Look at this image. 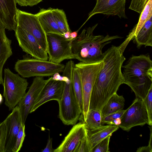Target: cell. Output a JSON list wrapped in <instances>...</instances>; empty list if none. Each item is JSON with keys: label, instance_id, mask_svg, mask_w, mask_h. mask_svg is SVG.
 I'll return each instance as SVG.
<instances>
[{"label": "cell", "instance_id": "cb8c5ba5", "mask_svg": "<svg viewBox=\"0 0 152 152\" xmlns=\"http://www.w3.org/2000/svg\"><path fill=\"white\" fill-rule=\"evenodd\" d=\"M102 117L101 110L94 109L90 110L84 122L88 130L95 129L102 126Z\"/></svg>", "mask_w": 152, "mask_h": 152}, {"label": "cell", "instance_id": "277c9868", "mask_svg": "<svg viewBox=\"0 0 152 152\" xmlns=\"http://www.w3.org/2000/svg\"><path fill=\"white\" fill-rule=\"evenodd\" d=\"M75 64L72 60L66 64L62 75L67 77L64 82L62 97L58 102L59 106L58 117L65 125H74L79 119L81 112L73 91L72 80Z\"/></svg>", "mask_w": 152, "mask_h": 152}, {"label": "cell", "instance_id": "7c38bea8", "mask_svg": "<svg viewBox=\"0 0 152 152\" xmlns=\"http://www.w3.org/2000/svg\"><path fill=\"white\" fill-rule=\"evenodd\" d=\"M14 31L19 45L23 51L33 58L48 60V53L42 48L33 35L17 26Z\"/></svg>", "mask_w": 152, "mask_h": 152}, {"label": "cell", "instance_id": "d590c367", "mask_svg": "<svg viewBox=\"0 0 152 152\" xmlns=\"http://www.w3.org/2000/svg\"><path fill=\"white\" fill-rule=\"evenodd\" d=\"M27 6L32 7L37 5L43 0H25Z\"/></svg>", "mask_w": 152, "mask_h": 152}, {"label": "cell", "instance_id": "f546056e", "mask_svg": "<svg viewBox=\"0 0 152 152\" xmlns=\"http://www.w3.org/2000/svg\"><path fill=\"white\" fill-rule=\"evenodd\" d=\"M149 0H132L129 9L140 14Z\"/></svg>", "mask_w": 152, "mask_h": 152}, {"label": "cell", "instance_id": "d6986e66", "mask_svg": "<svg viewBox=\"0 0 152 152\" xmlns=\"http://www.w3.org/2000/svg\"><path fill=\"white\" fill-rule=\"evenodd\" d=\"M152 16V0H149L140 14L138 22L129 33L125 41L119 46V49L123 53L130 41L134 39L138 32L146 22Z\"/></svg>", "mask_w": 152, "mask_h": 152}, {"label": "cell", "instance_id": "7402d4cb", "mask_svg": "<svg viewBox=\"0 0 152 152\" xmlns=\"http://www.w3.org/2000/svg\"><path fill=\"white\" fill-rule=\"evenodd\" d=\"M125 100L122 95L115 93L108 100L101 110L102 118L118 111L124 107Z\"/></svg>", "mask_w": 152, "mask_h": 152}, {"label": "cell", "instance_id": "f1b7e54d", "mask_svg": "<svg viewBox=\"0 0 152 152\" xmlns=\"http://www.w3.org/2000/svg\"><path fill=\"white\" fill-rule=\"evenodd\" d=\"M148 113L149 125H152V88L149 91L147 95L142 100Z\"/></svg>", "mask_w": 152, "mask_h": 152}, {"label": "cell", "instance_id": "5b68a950", "mask_svg": "<svg viewBox=\"0 0 152 152\" xmlns=\"http://www.w3.org/2000/svg\"><path fill=\"white\" fill-rule=\"evenodd\" d=\"M64 67L61 63L37 59L26 54L15 62L14 68L22 77L29 78L53 76L56 73L63 72Z\"/></svg>", "mask_w": 152, "mask_h": 152}, {"label": "cell", "instance_id": "9c48e42d", "mask_svg": "<svg viewBox=\"0 0 152 152\" xmlns=\"http://www.w3.org/2000/svg\"><path fill=\"white\" fill-rule=\"evenodd\" d=\"M15 20L17 26L26 30L33 35L42 48L47 53L48 46L46 34L36 14L17 9Z\"/></svg>", "mask_w": 152, "mask_h": 152}, {"label": "cell", "instance_id": "44dd1931", "mask_svg": "<svg viewBox=\"0 0 152 152\" xmlns=\"http://www.w3.org/2000/svg\"><path fill=\"white\" fill-rule=\"evenodd\" d=\"M118 125L108 124L102 125L95 129L88 130L87 134L90 152L99 143L108 136L112 135L113 132L119 128Z\"/></svg>", "mask_w": 152, "mask_h": 152}, {"label": "cell", "instance_id": "484cf974", "mask_svg": "<svg viewBox=\"0 0 152 152\" xmlns=\"http://www.w3.org/2000/svg\"><path fill=\"white\" fill-rule=\"evenodd\" d=\"M54 18L59 29L64 33L67 31L72 32L68 23L66 15L63 10L52 8Z\"/></svg>", "mask_w": 152, "mask_h": 152}, {"label": "cell", "instance_id": "4dcf8cb0", "mask_svg": "<svg viewBox=\"0 0 152 152\" xmlns=\"http://www.w3.org/2000/svg\"><path fill=\"white\" fill-rule=\"evenodd\" d=\"M111 135H110L97 144L91 152H109V145Z\"/></svg>", "mask_w": 152, "mask_h": 152}, {"label": "cell", "instance_id": "74e56055", "mask_svg": "<svg viewBox=\"0 0 152 152\" xmlns=\"http://www.w3.org/2000/svg\"><path fill=\"white\" fill-rule=\"evenodd\" d=\"M77 31L71 32L70 34V38L72 40V39L76 38L77 37Z\"/></svg>", "mask_w": 152, "mask_h": 152}, {"label": "cell", "instance_id": "ab89813d", "mask_svg": "<svg viewBox=\"0 0 152 152\" xmlns=\"http://www.w3.org/2000/svg\"><path fill=\"white\" fill-rule=\"evenodd\" d=\"M3 101V98L2 95L0 94V105L2 103Z\"/></svg>", "mask_w": 152, "mask_h": 152}, {"label": "cell", "instance_id": "7a4b0ae2", "mask_svg": "<svg viewBox=\"0 0 152 152\" xmlns=\"http://www.w3.org/2000/svg\"><path fill=\"white\" fill-rule=\"evenodd\" d=\"M98 25L97 23L87 29H84L79 35L72 39V49L74 59L84 63L102 61L103 48L112 40L122 38L118 35H94L93 32Z\"/></svg>", "mask_w": 152, "mask_h": 152}, {"label": "cell", "instance_id": "8d00e7d4", "mask_svg": "<svg viewBox=\"0 0 152 152\" xmlns=\"http://www.w3.org/2000/svg\"><path fill=\"white\" fill-rule=\"evenodd\" d=\"M17 3L21 6H27L25 0H15Z\"/></svg>", "mask_w": 152, "mask_h": 152}, {"label": "cell", "instance_id": "603a6c76", "mask_svg": "<svg viewBox=\"0 0 152 152\" xmlns=\"http://www.w3.org/2000/svg\"><path fill=\"white\" fill-rule=\"evenodd\" d=\"M134 39L137 47H152V16L145 23Z\"/></svg>", "mask_w": 152, "mask_h": 152}, {"label": "cell", "instance_id": "83f0119b", "mask_svg": "<svg viewBox=\"0 0 152 152\" xmlns=\"http://www.w3.org/2000/svg\"><path fill=\"white\" fill-rule=\"evenodd\" d=\"M25 136V124L21 123L12 152H18L20 150Z\"/></svg>", "mask_w": 152, "mask_h": 152}, {"label": "cell", "instance_id": "6da1fadb", "mask_svg": "<svg viewBox=\"0 0 152 152\" xmlns=\"http://www.w3.org/2000/svg\"><path fill=\"white\" fill-rule=\"evenodd\" d=\"M104 65L91 92L89 110H101L109 99L124 84L121 68L126 60L118 47L112 45L103 53Z\"/></svg>", "mask_w": 152, "mask_h": 152}, {"label": "cell", "instance_id": "8992f818", "mask_svg": "<svg viewBox=\"0 0 152 152\" xmlns=\"http://www.w3.org/2000/svg\"><path fill=\"white\" fill-rule=\"evenodd\" d=\"M3 96L4 104L9 110H12L25 95L28 83L18 74L12 72L9 68L4 69Z\"/></svg>", "mask_w": 152, "mask_h": 152}, {"label": "cell", "instance_id": "f35d334b", "mask_svg": "<svg viewBox=\"0 0 152 152\" xmlns=\"http://www.w3.org/2000/svg\"><path fill=\"white\" fill-rule=\"evenodd\" d=\"M71 32L67 31L64 34V36L66 39H69L70 38V34Z\"/></svg>", "mask_w": 152, "mask_h": 152}, {"label": "cell", "instance_id": "30bf717a", "mask_svg": "<svg viewBox=\"0 0 152 152\" xmlns=\"http://www.w3.org/2000/svg\"><path fill=\"white\" fill-rule=\"evenodd\" d=\"M148 113L143 101L136 97L121 118L118 125L122 129L129 131L133 127L148 124Z\"/></svg>", "mask_w": 152, "mask_h": 152}, {"label": "cell", "instance_id": "4316f807", "mask_svg": "<svg viewBox=\"0 0 152 152\" xmlns=\"http://www.w3.org/2000/svg\"><path fill=\"white\" fill-rule=\"evenodd\" d=\"M125 110H122L102 117V123L118 125L121 122V118Z\"/></svg>", "mask_w": 152, "mask_h": 152}, {"label": "cell", "instance_id": "ac0fdd59", "mask_svg": "<svg viewBox=\"0 0 152 152\" xmlns=\"http://www.w3.org/2000/svg\"><path fill=\"white\" fill-rule=\"evenodd\" d=\"M35 14L46 34L53 33L64 36L55 20L51 8L41 9Z\"/></svg>", "mask_w": 152, "mask_h": 152}, {"label": "cell", "instance_id": "1f68e13d", "mask_svg": "<svg viewBox=\"0 0 152 152\" xmlns=\"http://www.w3.org/2000/svg\"><path fill=\"white\" fill-rule=\"evenodd\" d=\"M87 131L75 152H90Z\"/></svg>", "mask_w": 152, "mask_h": 152}, {"label": "cell", "instance_id": "e575fe53", "mask_svg": "<svg viewBox=\"0 0 152 152\" xmlns=\"http://www.w3.org/2000/svg\"><path fill=\"white\" fill-rule=\"evenodd\" d=\"M137 152H152V146L148 145L147 146H142L138 148L137 151Z\"/></svg>", "mask_w": 152, "mask_h": 152}, {"label": "cell", "instance_id": "e0dca14e", "mask_svg": "<svg viewBox=\"0 0 152 152\" xmlns=\"http://www.w3.org/2000/svg\"><path fill=\"white\" fill-rule=\"evenodd\" d=\"M15 0H0V23L9 31H15L17 8Z\"/></svg>", "mask_w": 152, "mask_h": 152}, {"label": "cell", "instance_id": "9a60e30c", "mask_svg": "<svg viewBox=\"0 0 152 152\" xmlns=\"http://www.w3.org/2000/svg\"><path fill=\"white\" fill-rule=\"evenodd\" d=\"M87 129L84 122L74 125L54 152H75L85 136Z\"/></svg>", "mask_w": 152, "mask_h": 152}, {"label": "cell", "instance_id": "d6a6232c", "mask_svg": "<svg viewBox=\"0 0 152 152\" xmlns=\"http://www.w3.org/2000/svg\"><path fill=\"white\" fill-rule=\"evenodd\" d=\"M6 133V125L4 120L0 123V152H4Z\"/></svg>", "mask_w": 152, "mask_h": 152}, {"label": "cell", "instance_id": "8fae6325", "mask_svg": "<svg viewBox=\"0 0 152 152\" xmlns=\"http://www.w3.org/2000/svg\"><path fill=\"white\" fill-rule=\"evenodd\" d=\"M52 77L45 80L43 77H35L28 92L18 104L21 123L25 124L28 115L40 93L46 84Z\"/></svg>", "mask_w": 152, "mask_h": 152}, {"label": "cell", "instance_id": "836d02e7", "mask_svg": "<svg viewBox=\"0 0 152 152\" xmlns=\"http://www.w3.org/2000/svg\"><path fill=\"white\" fill-rule=\"evenodd\" d=\"M52 138H49L48 140L45 147L42 151V152H54V149L52 148Z\"/></svg>", "mask_w": 152, "mask_h": 152}, {"label": "cell", "instance_id": "2e32d148", "mask_svg": "<svg viewBox=\"0 0 152 152\" xmlns=\"http://www.w3.org/2000/svg\"><path fill=\"white\" fill-rule=\"evenodd\" d=\"M6 133L4 152H12L22 123L18 106L17 105L5 119Z\"/></svg>", "mask_w": 152, "mask_h": 152}, {"label": "cell", "instance_id": "ba28073f", "mask_svg": "<svg viewBox=\"0 0 152 152\" xmlns=\"http://www.w3.org/2000/svg\"><path fill=\"white\" fill-rule=\"evenodd\" d=\"M48 61L60 64L66 59H74L72 49V40L56 34H46Z\"/></svg>", "mask_w": 152, "mask_h": 152}, {"label": "cell", "instance_id": "3957f363", "mask_svg": "<svg viewBox=\"0 0 152 152\" xmlns=\"http://www.w3.org/2000/svg\"><path fill=\"white\" fill-rule=\"evenodd\" d=\"M122 67L124 84L131 88L136 97L143 100L152 88V61L149 55L132 56Z\"/></svg>", "mask_w": 152, "mask_h": 152}, {"label": "cell", "instance_id": "5bb4252c", "mask_svg": "<svg viewBox=\"0 0 152 152\" xmlns=\"http://www.w3.org/2000/svg\"><path fill=\"white\" fill-rule=\"evenodd\" d=\"M64 87L63 81L54 80L52 77L41 91L32 107L30 113L34 112L41 105L49 101L52 100H56L58 102L59 101L62 95Z\"/></svg>", "mask_w": 152, "mask_h": 152}, {"label": "cell", "instance_id": "4fadbf2b", "mask_svg": "<svg viewBox=\"0 0 152 152\" xmlns=\"http://www.w3.org/2000/svg\"><path fill=\"white\" fill-rule=\"evenodd\" d=\"M96 0V5L89 13L86 21L94 15L99 13L117 15L120 18H127L125 11L126 0Z\"/></svg>", "mask_w": 152, "mask_h": 152}, {"label": "cell", "instance_id": "52a82bcc", "mask_svg": "<svg viewBox=\"0 0 152 152\" xmlns=\"http://www.w3.org/2000/svg\"><path fill=\"white\" fill-rule=\"evenodd\" d=\"M104 65L103 61L93 63L80 62L75 67L80 73L83 93V109L82 114L84 122L89 110L90 97L94 84Z\"/></svg>", "mask_w": 152, "mask_h": 152}, {"label": "cell", "instance_id": "ffe728a7", "mask_svg": "<svg viewBox=\"0 0 152 152\" xmlns=\"http://www.w3.org/2000/svg\"><path fill=\"white\" fill-rule=\"evenodd\" d=\"M4 27L0 23V85H3V69L7 60L12 54V40L7 37Z\"/></svg>", "mask_w": 152, "mask_h": 152}, {"label": "cell", "instance_id": "d4e9b609", "mask_svg": "<svg viewBox=\"0 0 152 152\" xmlns=\"http://www.w3.org/2000/svg\"><path fill=\"white\" fill-rule=\"evenodd\" d=\"M72 83L73 91L82 114L83 112V105L81 77L79 70L75 66L73 71Z\"/></svg>", "mask_w": 152, "mask_h": 152}]
</instances>
